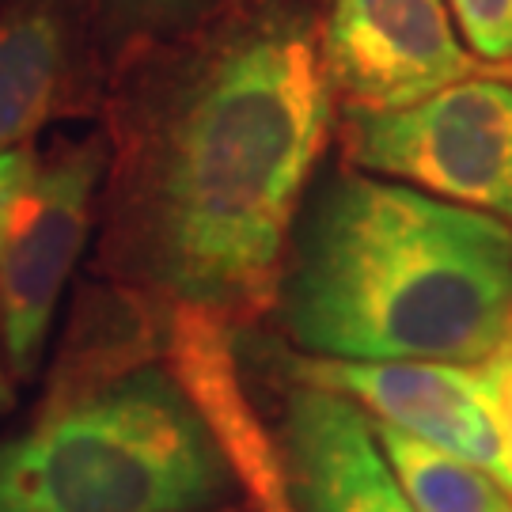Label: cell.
Wrapping results in <instances>:
<instances>
[{
  "instance_id": "1",
  "label": "cell",
  "mask_w": 512,
  "mask_h": 512,
  "mask_svg": "<svg viewBox=\"0 0 512 512\" xmlns=\"http://www.w3.org/2000/svg\"><path fill=\"white\" fill-rule=\"evenodd\" d=\"M327 0H220L114 61L95 270L156 308L274 315L330 141Z\"/></svg>"
},
{
  "instance_id": "2",
  "label": "cell",
  "mask_w": 512,
  "mask_h": 512,
  "mask_svg": "<svg viewBox=\"0 0 512 512\" xmlns=\"http://www.w3.org/2000/svg\"><path fill=\"white\" fill-rule=\"evenodd\" d=\"M274 319L308 357L482 365L512 330V228L342 160L296 213Z\"/></svg>"
},
{
  "instance_id": "3",
  "label": "cell",
  "mask_w": 512,
  "mask_h": 512,
  "mask_svg": "<svg viewBox=\"0 0 512 512\" xmlns=\"http://www.w3.org/2000/svg\"><path fill=\"white\" fill-rule=\"evenodd\" d=\"M232 463L164 361L42 399L0 440V512H220Z\"/></svg>"
},
{
  "instance_id": "4",
  "label": "cell",
  "mask_w": 512,
  "mask_h": 512,
  "mask_svg": "<svg viewBox=\"0 0 512 512\" xmlns=\"http://www.w3.org/2000/svg\"><path fill=\"white\" fill-rule=\"evenodd\" d=\"M103 179V129L57 133L31 156L0 251V330L16 384H31L42 368L57 304L99 228Z\"/></svg>"
},
{
  "instance_id": "5",
  "label": "cell",
  "mask_w": 512,
  "mask_h": 512,
  "mask_svg": "<svg viewBox=\"0 0 512 512\" xmlns=\"http://www.w3.org/2000/svg\"><path fill=\"white\" fill-rule=\"evenodd\" d=\"M342 160L512 228V80L471 76L406 110H342Z\"/></svg>"
},
{
  "instance_id": "6",
  "label": "cell",
  "mask_w": 512,
  "mask_h": 512,
  "mask_svg": "<svg viewBox=\"0 0 512 512\" xmlns=\"http://www.w3.org/2000/svg\"><path fill=\"white\" fill-rule=\"evenodd\" d=\"M323 54L342 110H406L471 76H512L467 50L448 0H330Z\"/></svg>"
},
{
  "instance_id": "7",
  "label": "cell",
  "mask_w": 512,
  "mask_h": 512,
  "mask_svg": "<svg viewBox=\"0 0 512 512\" xmlns=\"http://www.w3.org/2000/svg\"><path fill=\"white\" fill-rule=\"evenodd\" d=\"M285 380L338 391L403 433L478 463L512 494V448L494 421L475 365L440 361H338V357H281Z\"/></svg>"
},
{
  "instance_id": "8",
  "label": "cell",
  "mask_w": 512,
  "mask_h": 512,
  "mask_svg": "<svg viewBox=\"0 0 512 512\" xmlns=\"http://www.w3.org/2000/svg\"><path fill=\"white\" fill-rule=\"evenodd\" d=\"M107 61L84 0H12L0 8V152L57 118L103 107Z\"/></svg>"
},
{
  "instance_id": "9",
  "label": "cell",
  "mask_w": 512,
  "mask_h": 512,
  "mask_svg": "<svg viewBox=\"0 0 512 512\" xmlns=\"http://www.w3.org/2000/svg\"><path fill=\"white\" fill-rule=\"evenodd\" d=\"M274 440L296 512H418L372 418L346 395L289 380Z\"/></svg>"
},
{
  "instance_id": "10",
  "label": "cell",
  "mask_w": 512,
  "mask_h": 512,
  "mask_svg": "<svg viewBox=\"0 0 512 512\" xmlns=\"http://www.w3.org/2000/svg\"><path fill=\"white\" fill-rule=\"evenodd\" d=\"M372 425L418 512H512V494L478 463L387 421L372 418Z\"/></svg>"
},
{
  "instance_id": "11",
  "label": "cell",
  "mask_w": 512,
  "mask_h": 512,
  "mask_svg": "<svg viewBox=\"0 0 512 512\" xmlns=\"http://www.w3.org/2000/svg\"><path fill=\"white\" fill-rule=\"evenodd\" d=\"M84 4L92 12L95 38L110 76L122 54L183 31L205 12H213L220 0H84Z\"/></svg>"
},
{
  "instance_id": "12",
  "label": "cell",
  "mask_w": 512,
  "mask_h": 512,
  "mask_svg": "<svg viewBox=\"0 0 512 512\" xmlns=\"http://www.w3.org/2000/svg\"><path fill=\"white\" fill-rule=\"evenodd\" d=\"M448 12L478 61L512 73V0H448Z\"/></svg>"
},
{
  "instance_id": "13",
  "label": "cell",
  "mask_w": 512,
  "mask_h": 512,
  "mask_svg": "<svg viewBox=\"0 0 512 512\" xmlns=\"http://www.w3.org/2000/svg\"><path fill=\"white\" fill-rule=\"evenodd\" d=\"M475 372H478V380H482L486 399H490L497 429H501L505 444L512 448V330L482 365H475Z\"/></svg>"
},
{
  "instance_id": "14",
  "label": "cell",
  "mask_w": 512,
  "mask_h": 512,
  "mask_svg": "<svg viewBox=\"0 0 512 512\" xmlns=\"http://www.w3.org/2000/svg\"><path fill=\"white\" fill-rule=\"evenodd\" d=\"M35 145L16 148V152H0V251H4V236H8V217H12V202H16L19 186L27 179Z\"/></svg>"
},
{
  "instance_id": "15",
  "label": "cell",
  "mask_w": 512,
  "mask_h": 512,
  "mask_svg": "<svg viewBox=\"0 0 512 512\" xmlns=\"http://www.w3.org/2000/svg\"><path fill=\"white\" fill-rule=\"evenodd\" d=\"M16 380H12V368H8V357H4V330H0V418L12 410L16 403Z\"/></svg>"
},
{
  "instance_id": "16",
  "label": "cell",
  "mask_w": 512,
  "mask_h": 512,
  "mask_svg": "<svg viewBox=\"0 0 512 512\" xmlns=\"http://www.w3.org/2000/svg\"><path fill=\"white\" fill-rule=\"evenodd\" d=\"M255 512H296L293 494H289V497H281V501H274V505H262V509H255Z\"/></svg>"
},
{
  "instance_id": "17",
  "label": "cell",
  "mask_w": 512,
  "mask_h": 512,
  "mask_svg": "<svg viewBox=\"0 0 512 512\" xmlns=\"http://www.w3.org/2000/svg\"><path fill=\"white\" fill-rule=\"evenodd\" d=\"M220 512H236V509H220Z\"/></svg>"
},
{
  "instance_id": "18",
  "label": "cell",
  "mask_w": 512,
  "mask_h": 512,
  "mask_svg": "<svg viewBox=\"0 0 512 512\" xmlns=\"http://www.w3.org/2000/svg\"><path fill=\"white\" fill-rule=\"evenodd\" d=\"M0 4H4V0H0Z\"/></svg>"
}]
</instances>
